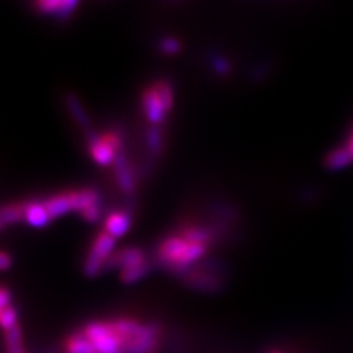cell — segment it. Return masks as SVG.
Returning <instances> with one entry per match:
<instances>
[{
    "label": "cell",
    "instance_id": "1",
    "mask_svg": "<svg viewBox=\"0 0 353 353\" xmlns=\"http://www.w3.org/2000/svg\"><path fill=\"white\" fill-rule=\"evenodd\" d=\"M101 203V197L93 189L70 190L59 194H54L46 201H43L44 208L52 219L62 216L71 211H79L80 214L85 209Z\"/></svg>",
    "mask_w": 353,
    "mask_h": 353
},
{
    "label": "cell",
    "instance_id": "2",
    "mask_svg": "<svg viewBox=\"0 0 353 353\" xmlns=\"http://www.w3.org/2000/svg\"><path fill=\"white\" fill-rule=\"evenodd\" d=\"M87 339L92 341L97 353H124V339L118 334L114 321L90 323L83 330Z\"/></svg>",
    "mask_w": 353,
    "mask_h": 353
},
{
    "label": "cell",
    "instance_id": "3",
    "mask_svg": "<svg viewBox=\"0 0 353 353\" xmlns=\"http://www.w3.org/2000/svg\"><path fill=\"white\" fill-rule=\"evenodd\" d=\"M88 152L99 165L114 163L118 153L123 152V140L117 131L105 132L102 136H96L94 132H88Z\"/></svg>",
    "mask_w": 353,
    "mask_h": 353
},
{
    "label": "cell",
    "instance_id": "4",
    "mask_svg": "<svg viewBox=\"0 0 353 353\" xmlns=\"http://www.w3.org/2000/svg\"><path fill=\"white\" fill-rule=\"evenodd\" d=\"M115 246L117 239L108 234L106 231H102V233H99L96 236L83 268L87 277L93 279L99 272L105 270L108 259L115 253Z\"/></svg>",
    "mask_w": 353,
    "mask_h": 353
},
{
    "label": "cell",
    "instance_id": "5",
    "mask_svg": "<svg viewBox=\"0 0 353 353\" xmlns=\"http://www.w3.org/2000/svg\"><path fill=\"white\" fill-rule=\"evenodd\" d=\"M146 263L145 255H143L141 249L137 248H125V249H119L117 250L112 256H110L105 265V271L106 270H130V268H137L141 267V265Z\"/></svg>",
    "mask_w": 353,
    "mask_h": 353
},
{
    "label": "cell",
    "instance_id": "6",
    "mask_svg": "<svg viewBox=\"0 0 353 353\" xmlns=\"http://www.w3.org/2000/svg\"><path fill=\"white\" fill-rule=\"evenodd\" d=\"M141 105H143V110H145L148 121L153 127H157L163 123L165 115H167L168 112L165 110L162 101L157 93V88H154L153 84L150 87H148L145 92H143Z\"/></svg>",
    "mask_w": 353,
    "mask_h": 353
},
{
    "label": "cell",
    "instance_id": "7",
    "mask_svg": "<svg viewBox=\"0 0 353 353\" xmlns=\"http://www.w3.org/2000/svg\"><path fill=\"white\" fill-rule=\"evenodd\" d=\"M114 163H115V174H117L119 189L123 190L127 196H132V193H134V190H136L134 175H132V172H131L130 162L125 157V153L119 152Z\"/></svg>",
    "mask_w": 353,
    "mask_h": 353
},
{
    "label": "cell",
    "instance_id": "8",
    "mask_svg": "<svg viewBox=\"0 0 353 353\" xmlns=\"http://www.w3.org/2000/svg\"><path fill=\"white\" fill-rule=\"evenodd\" d=\"M130 227H131L130 211L112 212L105 221L103 231H106V233L112 237L118 239V237H123L124 234H127Z\"/></svg>",
    "mask_w": 353,
    "mask_h": 353
},
{
    "label": "cell",
    "instance_id": "9",
    "mask_svg": "<svg viewBox=\"0 0 353 353\" xmlns=\"http://www.w3.org/2000/svg\"><path fill=\"white\" fill-rule=\"evenodd\" d=\"M24 221L31 227L41 228L46 227L52 218L48 214L43 202H27L24 203Z\"/></svg>",
    "mask_w": 353,
    "mask_h": 353
},
{
    "label": "cell",
    "instance_id": "10",
    "mask_svg": "<svg viewBox=\"0 0 353 353\" xmlns=\"http://www.w3.org/2000/svg\"><path fill=\"white\" fill-rule=\"evenodd\" d=\"M352 163L353 157L346 146L333 149L330 153H327V157L324 158V167L328 171H341L347 168Z\"/></svg>",
    "mask_w": 353,
    "mask_h": 353
},
{
    "label": "cell",
    "instance_id": "11",
    "mask_svg": "<svg viewBox=\"0 0 353 353\" xmlns=\"http://www.w3.org/2000/svg\"><path fill=\"white\" fill-rule=\"evenodd\" d=\"M65 353H97L93 343L80 331L65 341Z\"/></svg>",
    "mask_w": 353,
    "mask_h": 353
},
{
    "label": "cell",
    "instance_id": "12",
    "mask_svg": "<svg viewBox=\"0 0 353 353\" xmlns=\"http://www.w3.org/2000/svg\"><path fill=\"white\" fill-rule=\"evenodd\" d=\"M66 106H68L71 115L75 118L77 123H79V125L87 132V134H88V132L93 131L90 119H88L85 110L81 106L79 99H77L74 94H68V96H66Z\"/></svg>",
    "mask_w": 353,
    "mask_h": 353
},
{
    "label": "cell",
    "instance_id": "13",
    "mask_svg": "<svg viewBox=\"0 0 353 353\" xmlns=\"http://www.w3.org/2000/svg\"><path fill=\"white\" fill-rule=\"evenodd\" d=\"M24 221V203H9L2 209V227Z\"/></svg>",
    "mask_w": 353,
    "mask_h": 353
},
{
    "label": "cell",
    "instance_id": "14",
    "mask_svg": "<svg viewBox=\"0 0 353 353\" xmlns=\"http://www.w3.org/2000/svg\"><path fill=\"white\" fill-rule=\"evenodd\" d=\"M5 340L8 353H24V349H22V333L19 325L5 331Z\"/></svg>",
    "mask_w": 353,
    "mask_h": 353
},
{
    "label": "cell",
    "instance_id": "15",
    "mask_svg": "<svg viewBox=\"0 0 353 353\" xmlns=\"http://www.w3.org/2000/svg\"><path fill=\"white\" fill-rule=\"evenodd\" d=\"M149 272H150V265L145 263L137 268L124 270L121 272V280H123L125 284H132V283L140 281L141 279H145Z\"/></svg>",
    "mask_w": 353,
    "mask_h": 353
},
{
    "label": "cell",
    "instance_id": "16",
    "mask_svg": "<svg viewBox=\"0 0 353 353\" xmlns=\"http://www.w3.org/2000/svg\"><path fill=\"white\" fill-rule=\"evenodd\" d=\"M146 143L150 154H158L161 153L163 148V136L162 131L158 127H152L149 128L148 134H146Z\"/></svg>",
    "mask_w": 353,
    "mask_h": 353
},
{
    "label": "cell",
    "instance_id": "17",
    "mask_svg": "<svg viewBox=\"0 0 353 353\" xmlns=\"http://www.w3.org/2000/svg\"><path fill=\"white\" fill-rule=\"evenodd\" d=\"M63 0H36V8L44 14L59 15Z\"/></svg>",
    "mask_w": 353,
    "mask_h": 353
},
{
    "label": "cell",
    "instance_id": "18",
    "mask_svg": "<svg viewBox=\"0 0 353 353\" xmlns=\"http://www.w3.org/2000/svg\"><path fill=\"white\" fill-rule=\"evenodd\" d=\"M17 321H18V314L12 306H9L0 312V324H2V328L5 331L17 327L18 325Z\"/></svg>",
    "mask_w": 353,
    "mask_h": 353
},
{
    "label": "cell",
    "instance_id": "19",
    "mask_svg": "<svg viewBox=\"0 0 353 353\" xmlns=\"http://www.w3.org/2000/svg\"><path fill=\"white\" fill-rule=\"evenodd\" d=\"M159 49L165 54H176L181 50V43L174 37H165L159 41Z\"/></svg>",
    "mask_w": 353,
    "mask_h": 353
},
{
    "label": "cell",
    "instance_id": "20",
    "mask_svg": "<svg viewBox=\"0 0 353 353\" xmlns=\"http://www.w3.org/2000/svg\"><path fill=\"white\" fill-rule=\"evenodd\" d=\"M101 214H102L101 208H99V205H96V206H92V208L85 209V211H83L81 216L85 221H88V223H97L99 218H101Z\"/></svg>",
    "mask_w": 353,
    "mask_h": 353
},
{
    "label": "cell",
    "instance_id": "21",
    "mask_svg": "<svg viewBox=\"0 0 353 353\" xmlns=\"http://www.w3.org/2000/svg\"><path fill=\"white\" fill-rule=\"evenodd\" d=\"M10 306V293L6 289V287H2V290H0V309H6Z\"/></svg>",
    "mask_w": 353,
    "mask_h": 353
},
{
    "label": "cell",
    "instance_id": "22",
    "mask_svg": "<svg viewBox=\"0 0 353 353\" xmlns=\"http://www.w3.org/2000/svg\"><path fill=\"white\" fill-rule=\"evenodd\" d=\"M214 65H215V71L219 72L221 75H225V74L230 71L228 63H227L223 58H215Z\"/></svg>",
    "mask_w": 353,
    "mask_h": 353
},
{
    "label": "cell",
    "instance_id": "23",
    "mask_svg": "<svg viewBox=\"0 0 353 353\" xmlns=\"http://www.w3.org/2000/svg\"><path fill=\"white\" fill-rule=\"evenodd\" d=\"M10 265H12V259H10L6 252H2V255H0V268H2V271H8Z\"/></svg>",
    "mask_w": 353,
    "mask_h": 353
},
{
    "label": "cell",
    "instance_id": "24",
    "mask_svg": "<svg viewBox=\"0 0 353 353\" xmlns=\"http://www.w3.org/2000/svg\"><path fill=\"white\" fill-rule=\"evenodd\" d=\"M346 148L350 150L352 157H353V131H352V134H350V137H349V140H347V145H346Z\"/></svg>",
    "mask_w": 353,
    "mask_h": 353
},
{
    "label": "cell",
    "instance_id": "25",
    "mask_svg": "<svg viewBox=\"0 0 353 353\" xmlns=\"http://www.w3.org/2000/svg\"><path fill=\"white\" fill-rule=\"evenodd\" d=\"M272 353H279V352H272Z\"/></svg>",
    "mask_w": 353,
    "mask_h": 353
}]
</instances>
